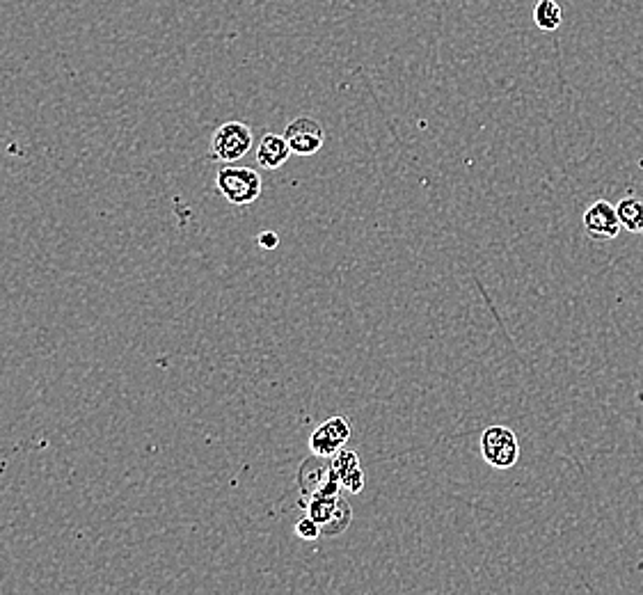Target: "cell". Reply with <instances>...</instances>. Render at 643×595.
<instances>
[{
    "label": "cell",
    "mask_w": 643,
    "mask_h": 595,
    "mask_svg": "<svg viewBox=\"0 0 643 595\" xmlns=\"http://www.w3.org/2000/svg\"><path fill=\"white\" fill-rule=\"evenodd\" d=\"M621 220H618L616 206H611L607 200L593 202L584 213V232L595 241H611L621 234Z\"/></svg>",
    "instance_id": "8992f818"
},
{
    "label": "cell",
    "mask_w": 643,
    "mask_h": 595,
    "mask_svg": "<svg viewBox=\"0 0 643 595\" xmlns=\"http://www.w3.org/2000/svg\"><path fill=\"white\" fill-rule=\"evenodd\" d=\"M257 245L261 250H275L277 245H280V236L271 232V229H264V232L257 236Z\"/></svg>",
    "instance_id": "9a60e30c"
},
{
    "label": "cell",
    "mask_w": 643,
    "mask_h": 595,
    "mask_svg": "<svg viewBox=\"0 0 643 595\" xmlns=\"http://www.w3.org/2000/svg\"><path fill=\"white\" fill-rule=\"evenodd\" d=\"M618 220H621L623 229L632 234H643V200L641 197H623L616 206Z\"/></svg>",
    "instance_id": "9c48e42d"
},
{
    "label": "cell",
    "mask_w": 643,
    "mask_h": 595,
    "mask_svg": "<svg viewBox=\"0 0 643 595\" xmlns=\"http://www.w3.org/2000/svg\"><path fill=\"white\" fill-rule=\"evenodd\" d=\"M291 152L296 156H314L325 142L323 126L312 117H298L284 131Z\"/></svg>",
    "instance_id": "5b68a950"
},
{
    "label": "cell",
    "mask_w": 643,
    "mask_h": 595,
    "mask_svg": "<svg viewBox=\"0 0 643 595\" xmlns=\"http://www.w3.org/2000/svg\"><path fill=\"white\" fill-rule=\"evenodd\" d=\"M330 463H332V470H335L339 474V479H341L344 474L353 472V470H357V467H360V456H357L355 451L339 449L337 454L330 458Z\"/></svg>",
    "instance_id": "7c38bea8"
},
{
    "label": "cell",
    "mask_w": 643,
    "mask_h": 595,
    "mask_svg": "<svg viewBox=\"0 0 643 595\" xmlns=\"http://www.w3.org/2000/svg\"><path fill=\"white\" fill-rule=\"evenodd\" d=\"M291 154L293 152L287 138L275 136V133H266L257 147V163L264 170H277L289 161Z\"/></svg>",
    "instance_id": "52a82bcc"
},
{
    "label": "cell",
    "mask_w": 643,
    "mask_h": 595,
    "mask_svg": "<svg viewBox=\"0 0 643 595\" xmlns=\"http://www.w3.org/2000/svg\"><path fill=\"white\" fill-rule=\"evenodd\" d=\"M341 488H346L348 493H353V495L362 493V490H364V472L360 470V467L341 476Z\"/></svg>",
    "instance_id": "5bb4252c"
},
{
    "label": "cell",
    "mask_w": 643,
    "mask_h": 595,
    "mask_svg": "<svg viewBox=\"0 0 643 595\" xmlns=\"http://www.w3.org/2000/svg\"><path fill=\"white\" fill-rule=\"evenodd\" d=\"M216 188L229 204L248 206L261 197V174L252 168H238V165H225L216 174Z\"/></svg>",
    "instance_id": "6da1fadb"
},
{
    "label": "cell",
    "mask_w": 643,
    "mask_h": 595,
    "mask_svg": "<svg viewBox=\"0 0 643 595\" xmlns=\"http://www.w3.org/2000/svg\"><path fill=\"white\" fill-rule=\"evenodd\" d=\"M296 536L300 538V541H316V538L323 536L321 534V525L312 518V515H307V518H300L296 522Z\"/></svg>",
    "instance_id": "4fadbf2b"
},
{
    "label": "cell",
    "mask_w": 643,
    "mask_h": 595,
    "mask_svg": "<svg viewBox=\"0 0 643 595\" xmlns=\"http://www.w3.org/2000/svg\"><path fill=\"white\" fill-rule=\"evenodd\" d=\"M351 440V424H348L346 417L335 415L316 428L309 438V449L312 454L332 458L339 449H344V444Z\"/></svg>",
    "instance_id": "277c9868"
},
{
    "label": "cell",
    "mask_w": 643,
    "mask_h": 595,
    "mask_svg": "<svg viewBox=\"0 0 643 595\" xmlns=\"http://www.w3.org/2000/svg\"><path fill=\"white\" fill-rule=\"evenodd\" d=\"M481 456L495 470H511L520 460V442L511 428L490 426L481 435Z\"/></svg>",
    "instance_id": "3957f363"
},
{
    "label": "cell",
    "mask_w": 643,
    "mask_h": 595,
    "mask_svg": "<svg viewBox=\"0 0 643 595\" xmlns=\"http://www.w3.org/2000/svg\"><path fill=\"white\" fill-rule=\"evenodd\" d=\"M534 23L543 33H554L563 23V10L557 0H538L534 5Z\"/></svg>",
    "instance_id": "30bf717a"
},
{
    "label": "cell",
    "mask_w": 643,
    "mask_h": 595,
    "mask_svg": "<svg viewBox=\"0 0 643 595\" xmlns=\"http://www.w3.org/2000/svg\"><path fill=\"white\" fill-rule=\"evenodd\" d=\"M351 520H353L351 504H348L344 497H339L337 511H335V515H332V518L321 527V534H323V536H330V538L344 534V531L348 529V525H351Z\"/></svg>",
    "instance_id": "8fae6325"
},
{
    "label": "cell",
    "mask_w": 643,
    "mask_h": 595,
    "mask_svg": "<svg viewBox=\"0 0 643 595\" xmlns=\"http://www.w3.org/2000/svg\"><path fill=\"white\" fill-rule=\"evenodd\" d=\"M252 129L245 122H232L220 124L216 131H213L211 138V158L220 163H236L252 149Z\"/></svg>",
    "instance_id": "7a4b0ae2"
},
{
    "label": "cell",
    "mask_w": 643,
    "mask_h": 595,
    "mask_svg": "<svg viewBox=\"0 0 643 595\" xmlns=\"http://www.w3.org/2000/svg\"><path fill=\"white\" fill-rule=\"evenodd\" d=\"M330 460L328 458H323V456H312V458H307L303 467H300V474H298V483H300V490H303V493L307 497H312L316 490L321 488V483L328 479V474H330Z\"/></svg>",
    "instance_id": "ba28073f"
}]
</instances>
